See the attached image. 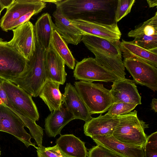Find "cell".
<instances>
[{
    "label": "cell",
    "instance_id": "7a4b0ae2",
    "mask_svg": "<svg viewBox=\"0 0 157 157\" xmlns=\"http://www.w3.org/2000/svg\"><path fill=\"white\" fill-rule=\"evenodd\" d=\"M36 50L28 61L26 70L11 82L21 88L32 97L39 96L47 80L45 67L46 51L36 40Z\"/></svg>",
    "mask_w": 157,
    "mask_h": 157
},
{
    "label": "cell",
    "instance_id": "1f68e13d",
    "mask_svg": "<svg viewBox=\"0 0 157 157\" xmlns=\"http://www.w3.org/2000/svg\"><path fill=\"white\" fill-rule=\"evenodd\" d=\"M36 148L37 157H69L63 153L56 145L47 147L42 146Z\"/></svg>",
    "mask_w": 157,
    "mask_h": 157
},
{
    "label": "cell",
    "instance_id": "f35d334b",
    "mask_svg": "<svg viewBox=\"0 0 157 157\" xmlns=\"http://www.w3.org/2000/svg\"><path fill=\"white\" fill-rule=\"evenodd\" d=\"M147 1L150 8L156 6H157V0H147Z\"/></svg>",
    "mask_w": 157,
    "mask_h": 157
},
{
    "label": "cell",
    "instance_id": "d590c367",
    "mask_svg": "<svg viewBox=\"0 0 157 157\" xmlns=\"http://www.w3.org/2000/svg\"><path fill=\"white\" fill-rule=\"evenodd\" d=\"M15 0H0V2L4 8H9L13 4Z\"/></svg>",
    "mask_w": 157,
    "mask_h": 157
},
{
    "label": "cell",
    "instance_id": "d6986e66",
    "mask_svg": "<svg viewBox=\"0 0 157 157\" xmlns=\"http://www.w3.org/2000/svg\"><path fill=\"white\" fill-rule=\"evenodd\" d=\"M75 119L62 103L58 109L51 112L45 119V131L49 137H55L60 134L63 128Z\"/></svg>",
    "mask_w": 157,
    "mask_h": 157
},
{
    "label": "cell",
    "instance_id": "277c9868",
    "mask_svg": "<svg viewBox=\"0 0 157 157\" xmlns=\"http://www.w3.org/2000/svg\"><path fill=\"white\" fill-rule=\"evenodd\" d=\"M74 85L92 114L106 112L113 103L110 90L102 84L80 81Z\"/></svg>",
    "mask_w": 157,
    "mask_h": 157
},
{
    "label": "cell",
    "instance_id": "6da1fadb",
    "mask_svg": "<svg viewBox=\"0 0 157 157\" xmlns=\"http://www.w3.org/2000/svg\"><path fill=\"white\" fill-rule=\"evenodd\" d=\"M53 3L70 20H81L98 22L99 13L111 8L114 1L105 0H46Z\"/></svg>",
    "mask_w": 157,
    "mask_h": 157
},
{
    "label": "cell",
    "instance_id": "e0dca14e",
    "mask_svg": "<svg viewBox=\"0 0 157 157\" xmlns=\"http://www.w3.org/2000/svg\"><path fill=\"white\" fill-rule=\"evenodd\" d=\"M55 29L67 44L77 45L83 36L81 31L58 9L53 12Z\"/></svg>",
    "mask_w": 157,
    "mask_h": 157
},
{
    "label": "cell",
    "instance_id": "4316f807",
    "mask_svg": "<svg viewBox=\"0 0 157 157\" xmlns=\"http://www.w3.org/2000/svg\"><path fill=\"white\" fill-rule=\"evenodd\" d=\"M157 35V12L155 15L143 23L138 28L130 31L128 34L130 37L135 38L142 35Z\"/></svg>",
    "mask_w": 157,
    "mask_h": 157
},
{
    "label": "cell",
    "instance_id": "30bf717a",
    "mask_svg": "<svg viewBox=\"0 0 157 157\" xmlns=\"http://www.w3.org/2000/svg\"><path fill=\"white\" fill-rule=\"evenodd\" d=\"M12 30L13 37L9 43L29 61L36 50L34 25L29 21Z\"/></svg>",
    "mask_w": 157,
    "mask_h": 157
},
{
    "label": "cell",
    "instance_id": "74e56055",
    "mask_svg": "<svg viewBox=\"0 0 157 157\" xmlns=\"http://www.w3.org/2000/svg\"><path fill=\"white\" fill-rule=\"evenodd\" d=\"M151 105L152 109L155 112H157V99L156 98H153L152 100Z\"/></svg>",
    "mask_w": 157,
    "mask_h": 157
},
{
    "label": "cell",
    "instance_id": "b9f144b4",
    "mask_svg": "<svg viewBox=\"0 0 157 157\" xmlns=\"http://www.w3.org/2000/svg\"><path fill=\"white\" fill-rule=\"evenodd\" d=\"M1 148L0 147V157H1Z\"/></svg>",
    "mask_w": 157,
    "mask_h": 157
},
{
    "label": "cell",
    "instance_id": "83f0119b",
    "mask_svg": "<svg viewBox=\"0 0 157 157\" xmlns=\"http://www.w3.org/2000/svg\"><path fill=\"white\" fill-rule=\"evenodd\" d=\"M19 117L23 121L25 126L29 129L32 137L35 140L38 147H42L43 136L42 128L37 124L34 121L22 115L19 116Z\"/></svg>",
    "mask_w": 157,
    "mask_h": 157
},
{
    "label": "cell",
    "instance_id": "3957f363",
    "mask_svg": "<svg viewBox=\"0 0 157 157\" xmlns=\"http://www.w3.org/2000/svg\"><path fill=\"white\" fill-rule=\"evenodd\" d=\"M119 122L113 135L120 141L129 146L144 148L147 136L144 132L148 125L140 120L134 110L118 116Z\"/></svg>",
    "mask_w": 157,
    "mask_h": 157
},
{
    "label": "cell",
    "instance_id": "e575fe53",
    "mask_svg": "<svg viewBox=\"0 0 157 157\" xmlns=\"http://www.w3.org/2000/svg\"><path fill=\"white\" fill-rule=\"evenodd\" d=\"M3 80L0 78V99L2 104L12 110L15 113L16 112L13 107L9 102L8 99L6 95L2 86V82Z\"/></svg>",
    "mask_w": 157,
    "mask_h": 157
},
{
    "label": "cell",
    "instance_id": "603a6c76",
    "mask_svg": "<svg viewBox=\"0 0 157 157\" xmlns=\"http://www.w3.org/2000/svg\"><path fill=\"white\" fill-rule=\"evenodd\" d=\"M81 41L90 51H102L121 57L119 41L113 42L97 36L86 35L82 36Z\"/></svg>",
    "mask_w": 157,
    "mask_h": 157
},
{
    "label": "cell",
    "instance_id": "d4e9b609",
    "mask_svg": "<svg viewBox=\"0 0 157 157\" xmlns=\"http://www.w3.org/2000/svg\"><path fill=\"white\" fill-rule=\"evenodd\" d=\"M60 85L47 80L39 95L51 112L59 108L62 104V94L59 90Z\"/></svg>",
    "mask_w": 157,
    "mask_h": 157
},
{
    "label": "cell",
    "instance_id": "8fae6325",
    "mask_svg": "<svg viewBox=\"0 0 157 157\" xmlns=\"http://www.w3.org/2000/svg\"><path fill=\"white\" fill-rule=\"evenodd\" d=\"M124 66L135 82L153 91L157 90V68L146 62L132 59H124Z\"/></svg>",
    "mask_w": 157,
    "mask_h": 157
},
{
    "label": "cell",
    "instance_id": "8d00e7d4",
    "mask_svg": "<svg viewBox=\"0 0 157 157\" xmlns=\"http://www.w3.org/2000/svg\"><path fill=\"white\" fill-rule=\"evenodd\" d=\"M144 157H157V151L144 150Z\"/></svg>",
    "mask_w": 157,
    "mask_h": 157
},
{
    "label": "cell",
    "instance_id": "4fadbf2b",
    "mask_svg": "<svg viewBox=\"0 0 157 157\" xmlns=\"http://www.w3.org/2000/svg\"><path fill=\"white\" fill-rule=\"evenodd\" d=\"M62 103L73 116L75 119L86 122L92 118L91 115L75 86L67 83L62 94Z\"/></svg>",
    "mask_w": 157,
    "mask_h": 157
},
{
    "label": "cell",
    "instance_id": "9a60e30c",
    "mask_svg": "<svg viewBox=\"0 0 157 157\" xmlns=\"http://www.w3.org/2000/svg\"><path fill=\"white\" fill-rule=\"evenodd\" d=\"M119 122L118 116L107 113L103 115L101 114L85 122L83 126L84 133L91 138L94 136L113 135Z\"/></svg>",
    "mask_w": 157,
    "mask_h": 157
},
{
    "label": "cell",
    "instance_id": "8992f818",
    "mask_svg": "<svg viewBox=\"0 0 157 157\" xmlns=\"http://www.w3.org/2000/svg\"><path fill=\"white\" fill-rule=\"evenodd\" d=\"M28 61L8 42L0 38V78L11 82L26 70Z\"/></svg>",
    "mask_w": 157,
    "mask_h": 157
},
{
    "label": "cell",
    "instance_id": "9c48e42d",
    "mask_svg": "<svg viewBox=\"0 0 157 157\" xmlns=\"http://www.w3.org/2000/svg\"><path fill=\"white\" fill-rule=\"evenodd\" d=\"M25 124L21 119L12 110L0 104V131L9 133L22 142L26 147H36L32 143V138L24 128Z\"/></svg>",
    "mask_w": 157,
    "mask_h": 157
},
{
    "label": "cell",
    "instance_id": "ffe728a7",
    "mask_svg": "<svg viewBox=\"0 0 157 157\" xmlns=\"http://www.w3.org/2000/svg\"><path fill=\"white\" fill-rule=\"evenodd\" d=\"M120 50L124 59H132L144 62L157 67V52L145 49L131 41L123 40Z\"/></svg>",
    "mask_w": 157,
    "mask_h": 157
},
{
    "label": "cell",
    "instance_id": "836d02e7",
    "mask_svg": "<svg viewBox=\"0 0 157 157\" xmlns=\"http://www.w3.org/2000/svg\"><path fill=\"white\" fill-rule=\"evenodd\" d=\"M144 150L157 151V132L151 134L147 137Z\"/></svg>",
    "mask_w": 157,
    "mask_h": 157
},
{
    "label": "cell",
    "instance_id": "5b68a950",
    "mask_svg": "<svg viewBox=\"0 0 157 157\" xmlns=\"http://www.w3.org/2000/svg\"><path fill=\"white\" fill-rule=\"evenodd\" d=\"M44 0H15L0 21V26L6 32L13 30L29 21L33 16L46 6Z\"/></svg>",
    "mask_w": 157,
    "mask_h": 157
},
{
    "label": "cell",
    "instance_id": "60d3db41",
    "mask_svg": "<svg viewBox=\"0 0 157 157\" xmlns=\"http://www.w3.org/2000/svg\"><path fill=\"white\" fill-rule=\"evenodd\" d=\"M0 104H3L2 103L0 99Z\"/></svg>",
    "mask_w": 157,
    "mask_h": 157
},
{
    "label": "cell",
    "instance_id": "f546056e",
    "mask_svg": "<svg viewBox=\"0 0 157 157\" xmlns=\"http://www.w3.org/2000/svg\"><path fill=\"white\" fill-rule=\"evenodd\" d=\"M114 20L116 23L130 13L135 0H118Z\"/></svg>",
    "mask_w": 157,
    "mask_h": 157
},
{
    "label": "cell",
    "instance_id": "7c38bea8",
    "mask_svg": "<svg viewBox=\"0 0 157 157\" xmlns=\"http://www.w3.org/2000/svg\"><path fill=\"white\" fill-rule=\"evenodd\" d=\"M82 32L83 36L88 35L101 37L111 41H117L121 33L117 23L104 24L81 20H71Z\"/></svg>",
    "mask_w": 157,
    "mask_h": 157
},
{
    "label": "cell",
    "instance_id": "52a82bcc",
    "mask_svg": "<svg viewBox=\"0 0 157 157\" xmlns=\"http://www.w3.org/2000/svg\"><path fill=\"white\" fill-rule=\"evenodd\" d=\"M2 86L10 103L17 115L23 116L35 121L39 120L37 108L30 94L10 82L3 80Z\"/></svg>",
    "mask_w": 157,
    "mask_h": 157
},
{
    "label": "cell",
    "instance_id": "4dcf8cb0",
    "mask_svg": "<svg viewBox=\"0 0 157 157\" xmlns=\"http://www.w3.org/2000/svg\"><path fill=\"white\" fill-rule=\"evenodd\" d=\"M137 105L125 102L114 103L109 109L107 114L118 116L131 112Z\"/></svg>",
    "mask_w": 157,
    "mask_h": 157
},
{
    "label": "cell",
    "instance_id": "f1b7e54d",
    "mask_svg": "<svg viewBox=\"0 0 157 157\" xmlns=\"http://www.w3.org/2000/svg\"><path fill=\"white\" fill-rule=\"evenodd\" d=\"M132 42L145 49L157 52V35L137 36Z\"/></svg>",
    "mask_w": 157,
    "mask_h": 157
},
{
    "label": "cell",
    "instance_id": "2e32d148",
    "mask_svg": "<svg viewBox=\"0 0 157 157\" xmlns=\"http://www.w3.org/2000/svg\"><path fill=\"white\" fill-rule=\"evenodd\" d=\"M97 145L101 146L122 157H144V148L135 147L122 143L113 135L92 137Z\"/></svg>",
    "mask_w": 157,
    "mask_h": 157
},
{
    "label": "cell",
    "instance_id": "7402d4cb",
    "mask_svg": "<svg viewBox=\"0 0 157 157\" xmlns=\"http://www.w3.org/2000/svg\"><path fill=\"white\" fill-rule=\"evenodd\" d=\"M56 142L61 151L69 157H87L85 142L73 134L61 135Z\"/></svg>",
    "mask_w": 157,
    "mask_h": 157
},
{
    "label": "cell",
    "instance_id": "484cf974",
    "mask_svg": "<svg viewBox=\"0 0 157 157\" xmlns=\"http://www.w3.org/2000/svg\"><path fill=\"white\" fill-rule=\"evenodd\" d=\"M51 46L64 60L69 68L73 69L75 66V59L67 43L59 34L54 30L51 41Z\"/></svg>",
    "mask_w": 157,
    "mask_h": 157
},
{
    "label": "cell",
    "instance_id": "ba28073f",
    "mask_svg": "<svg viewBox=\"0 0 157 157\" xmlns=\"http://www.w3.org/2000/svg\"><path fill=\"white\" fill-rule=\"evenodd\" d=\"M73 76L76 80L89 82L96 81L113 82L120 79L101 65L94 58L91 57L84 58L77 63L73 71Z\"/></svg>",
    "mask_w": 157,
    "mask_h": 157
},
{
    "label": "cell",
    "instance_id": "d6a6232c",
    "mask_svg": "<svg viewBox=\"0 0 157 157\" xmlns=\"http://www.w3.org/2000/svg\"><path fill=\"white\" fill-rule=\"evenodd\" d=\"M87 157H122L99 145L93 147L87 153Z\"/></svg>",
    "mask_w": 157,
    "mask_h": 157
},
{
    "label": "cell",
    "instance_id": "44dd1931",
    "mask_svg": "<svg viewBox=\"0 0 157 157\" xmlns=\"http://www.w3.org/2000/svg\"><path fill=\"white\" fill-rule=\"evenodd\" d=\"M34 29L36 41L45 51L48 49L55 29V24L50 14L47 13L42 14L37 19Z\"/></svg>",
    "mask_w": 157,
    "mask_h": 157
},
{
    "label": "cell",
    "instance_id": "cb8c5ba5",
    "mask_svg": "<svg viewBox=\"0 0 157 157\" xmlns=\"http://www.w3.org/2000/svg\"><path fill=\"white\" fill-rule=\"evenodd\" d=\"M96 61L105 68L114 74L120 79L125 78V67L121 57L115 56L102 51H90Z\"/></svg>",
    "mask_w": 157,
    "mask_h": 157
},
{
    "label": "cell",
    "instance_id": "ac0fdd59",
    "mask_svg": "<svg viewBox=\"0 0 157 157\" xmlns=\"http://www.w3.org/2000/svg\"><path fill=\"white\" fill-rule=\"evenodd\" d=\"M44 62L47 80L63 85L67 75L65 63L51 46L45 51Z\"/></svg>",
    "mask_w": 157,
    "mask_h": 157
},
{
    "label": "cell",
    "instance_id": "ab89813d",
    "mask_svg": "<svg viewBox=\"0 0 157 157\" xmlns=\"http://www.w3.org/2000/svg\"><path fill=\"white\" fill-rule=\"evenodd\" d=\"M4 9V7L0 2V15L2 11Z\"/></svg>",
    "mask_w": 157,
    "mask_h": 157
},
{
    "label": "cell",
    "instance_id": "5bb4252c",
    "mask_svg": "<svg viewBox=\"0 0 157 157\" xmlns=\"http://www.w3.org/2000/svg\"><path fill=\"white\" fill-rule=\"evenodd\" d=\"M113 82L110 91L113 103L125 102L137 105L141 104V97L133 81L125 78Z\"/></svg>",
    "mask_w": 157,
    "mask_h": 157
}]
</instances>
